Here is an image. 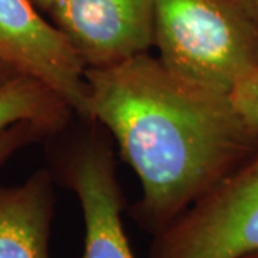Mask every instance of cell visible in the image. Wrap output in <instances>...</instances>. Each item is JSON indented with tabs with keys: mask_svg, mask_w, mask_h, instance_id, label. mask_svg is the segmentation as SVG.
<instances>
[{
	"mask_svg": "<svg viewBox=\"0 0 258 258\" xmlns=\"http://www.w3.org/2000/svg\"><path fill=\"white\" fill-rule=\"evenodd\" d=\"M45 135H47L46 131L32 122H19L12 126L2 129L0 131V165L6 159H9L20 148Z\"/></svg>",
	"mask_w": 258,
	"mask_h": 258,
	"instance_id": "30bf717a",
	"label": "cell"
},
{
	"mask_svg": "<svg viewBox=\"0 0 258 258\" xmlns=\"http://www.w3.org/2000/svg\"><path fill=\"white\" fill-rule=\"evenodd\" d=\"M15 76H19V75H15L10 69H8L5 64L0 63V86L5 85L6 82H9L10 79H13Z\"/></svg>",
	"mask_w": 258,
	"mask_h": 258,
	"instance_id": "7c38bea8",
	"label": "cell"
},
{
	"mask_svg": "<svg viewBox=\"0 0 258 258\" xmlns=\"http://www.w3.org/2000/svg\"><path fill=\"white\" fill-rule=\"evenodd\" d=\"M63 179L81 204L85 247L81 258H135L122 224L123 195L111 145L99 137L81 144Z\"/></svg>",
	"mask_w": 258,
	"mask_h": 258,
	"instance_id": "8992f818",
	"label": "cell"
},
{
	"mask_svg": "<svg viewBox=\"0 0 258 258\" xmlns=\"http://www.w3.org/2000/svg\"><path fill=\"white\" fill-rule=\"evenodd\" d=\"M228 95L235 111L258 138V66L244 75Z\"/></svg>",
	"mask_w": 258,
	"mask_h": 258,
	"instance_id": "9c48e42d",
	"label": "cell"
},
{
	"mask_svg": "<svg viewBox=\"0 0 258 258\" xmlns=\"http://www.w3.org/2000/svg\"><path fill=\"white\" fill-rule=\"evenodd\" d=\"M238 3L258 28V0H238Z\"/></svg>",
	"mask_w": 258,
	"mask_h": 258,
	"instance_id": "8fae6325",
	"label": "cell"
},
{
	"mask_svg": "<svg viewBox=\"0 0 258 258\" xmlns=\"http://www.w3.org/2000/svg\"><path fill=\"white\" fill-rule=\"evenodd\" d=\"M0 63L45 85L89 120L86 66L60 29L47 23L30 0H0Z\"/></svg>",
	"mask_w": 258,
	"mask_h": 258,
	"instance_id": "277c9868",
	"label": "cell"
},
{
	"mask_svg": "<svg viewBox=\"0 0 258 258\" xmlns=\"http://www.w3.org/2000/svg\"><path fill=\"white\" fill-rule=\"evenodd\" d=\"M55 189L47 171L15 186H0V258H50Z\"/></svg>",
	"mask_w": 258,
	"mask_h": 258,
	"instance_id": "52a82bcc",
	"label": "cell"
},
{
	"mask_svg": "<svg viewBox=\"0 0 258 258\" xmlns=\"http://www.w3.org/2000/svg\"><path fill=\"white\" fill-rule=\"evenodd\" d=\"M157 0H60L50 9L88 68H108L154 46Z\"/></svg>",
	"mask_w": 258,
	"mask_h": 258,
	"instance_id": "5b68a950",
	"label": "cell"
},
{
	"mask_svg": "<svg viewBox=\"0 0 258 258\" xmlns=\"http://www.w3.org/2000/svg\"><path fill=\"white\" fill-rule=\"evenodd\" d=\"M74 112L45 85L15 76L0 86V131L19 122H32L47 134L62 129Z\"/></svg>",
	"mask_w": 258,
	"mask_h": 258,
	"instance_id": "ba28073f",
	"label": "cell"
},
{
	"mask_svg": "<svg viewBox=\"0 0 258 258\" xmlns=\"http://www.w3.org/2000/svg\"><path fill=\"white\" fill-rule=\"evenodd\" d=\"M60 0H35V3H36L39 8H42L43 10H46V12H50V9L55 6L56 3H59Z\"/></svg>",
	"mask_w": 258,
	"mask_h": 258,
	"instance_id": "4fadbf2b",
	"label": "cell"
},
{
	"mask_svg": "<svg viewBox=\"0 0 258 258\" xmlns=\"http://www.w3.org/2000/svg\"><path fill=\"white\" fill-rule=\"evenodd\" d=\"M154 46L172 74L217 92L258 66V28L238 0H157Z\"/></svg>",
	"mask_w": 258,
	"mask_h": 258,
	"instance_id": "7a4b0ae2",
	"label": "cell"
},
{
	"mask_svg": "<svg viewBox=\"0 0 258 258\" xmlns=\"http://www.w3.org/2000/svg\"><path fill=\"white\" fill-rule=\"evenodd\" d=\"M258 251V152L154 235L149 258H241Z\"/></svg>",
	"mask_w": 258,
	"mask_h": 258,
	"instance_id": "3957f363",
	"label": "cell"
},
{
	"mask_svg": "<svg viewBox=\"0 0 258 258\" xmlns=\"http://www.w3.org/2000/svg\"><path fill=\"white\" fill-rule=\"evenodd\" d=\"M85 78L89 120L109 129L142 185L129 214L152 235L257 155L230 95L172 74L159 57L88 68Z\"/></svg>",
	"mask_w": 258,
	"mask_h": 258,
	"instance_id": "6da1fadb",
	"label": "cell"
},
{
	"mask_svg": "<svg viewBox=\"0 0 258 258\" xmlns=\"http://www.w3.org/2000/svg\"><path fill=\"white\" fill-rule=\"evenodd\" d=\"M241 258H258V251L257 252H252V254H248V255H244Z\"/></svg>",
	"mask_w": 258,
	"mask_h": 258,
	"instance_id": "5bb4252c",
	"label": "cell"
}]
</instances>
